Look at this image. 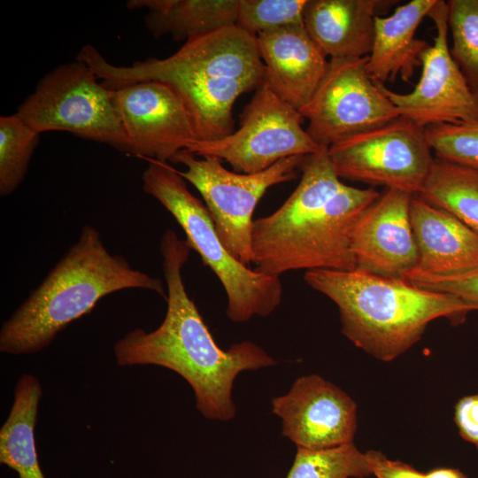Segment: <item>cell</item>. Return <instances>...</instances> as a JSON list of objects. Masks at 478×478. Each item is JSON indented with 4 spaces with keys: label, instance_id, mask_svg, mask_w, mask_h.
Here are the masks:
<instances>
[{
    "label": "cell",
    "instance_id": "obj_20",
    "mask_svg": "<svg viewBox=\"0 0 478 478\" xmlns=\"http://www.w3.org/2000/svg\"><path fill=\"white\" fill-rule=\"evenodd\" d=\"M240 0H129L130 10H148L145 26L155 38L188 41L236 25Z\"/></svg>",
    "mask_w": 478,
    "mask_h": 478
},
{
    "label": "cell",
    "instance_id": "obj_16",
    "mask_svg": "<svg viewBox=\"0 0 478 478\" xmlns=\"http://www.w3.org/2000/svg\"><path fill=\"white\" fill-rule=\"evenodd\" d=\"M257 43L265 81L279 97L299 111L316 91L329 60L304 23L260 33Z\"/></svg>",
    "mask_w": 478,
    "mask_h": 478
},
{
    "label": "cell",
    "instance_id": "obj_17",
    "mask_svg": "<svg viewBox=\"0 0 478 478\" xmlns=\"http://www.w3.org/2000/svg\"><path fill=\"white\" fill-rule=\"evenodd\" d=\"M410 219L419 252L415 270L437 276L478 271V233L419 196L412 198Z\"/></svg>",
    "mask_w": 478,
    "mask_h": 478
},
{
    "label": "cell",
    "instance_id": "obj_25",
    "mask_svg": "<svg viewBox=\"0 0 478 478\" xmlns=\"http://www.w3.org/2000/svg\"><path fill=\"white\" fill-rule=\"evenodd\" d=\"M40 134L17 113L0 117V195H12L21 184Z\"/></svg>",
    "mask_w": 478,
    "mask_h": 478
},
{
    "label": "cell",
    "instance_id": "obj_10",
    "mask_svg": "<svg viewBox=\"0 0 478 478\" xmlns=\"http://www.w3.org/2000/svg\"><path fill=\"white\" fill-rule=\"evenodd\" d=\"M340 179L382 185L417 196L434 158L424 128L398 117L328 147Z\"/></svg>",
    "mask_w": 478,
    "mask_h": 478
},
{
    "label": "cell",
    "instance_id": "obj_9",
    "mask_svg": "<svg viewBox=\"0 0 478 478\" xmlns=\"http://www.w3.org/2000/svg\"><path fill=\"white\" fill-rule=\"evenodd\" d=\"M304 120L264 79L244 107L236 131L220 140L195 141L186 150L226 161L236 173H259L283 158L311 155L320 149L302 127Z\"/></svg>",
    "mask_w": 478,
    "mask_h": 478
},
{
    "label": "cell",
    "instance_id": "obj_1",
    "mask_svg": "<svg viewBox=\"0 0 478 478\" xmlns=\"http://www.w3.org/2000/svg\"><path fill=\"white\" fill-rule=\"evenodd\" d=\"M190 250L172 229L162 235L165 318L152 331L135 328L127 333L115 343L114 355L121 366L154 365L173 371L190 385L196 407L205 419L228 421L235 415L232 390L238 374L276 361L251 341L233 343L226 351L216 343L183 282L182 268Z\"/></svg>",
    "mask_w": 478,
    "mask_h": 478
},
{
    "label": "cell",
    "instance_id": "obj_18",
    "mask_svg": "<svg viewBox=\"0 0 478 478\" xmlns=\"http://www.w3.org/2000/svg\"><path fill=\"white\" fill-rule=\"evenodd\" d=\"M394 0H307L304 25L324 55L334 58H362L371 53L374 19Z\"/></svg>",
    "mask_w": 478,
    "mask_h": 478
},
{
    "label": "cell",
    "instance_id": "obj_8",
    "mask_svg": "<svg viewBox=\"0 0 478 478\" xmlns=\"http://www.w3.org/2000/svg\"><path fill=\"white\" fill-rule=\"evenodd\" d=\"M307 156L283 158L256 173L229 171L217 158H197L186 150L173 162L186 167L180 174L202 196L223 245L236 260L250 266L253 212L258 203L270 187L296 179Z\"/></svg>",
    "mask_w": 478,
    "mask_h": 478
},
{
    "label": "cell",
    "instance_id": "obj_31",
    "mask_svg": "<svg viewBox=\"0 0 478 478\" xmlns=\"http://www.w3.org/2000/svg\"><path fill=\"white\" fill-rule=\"evenodd\" d=\"M373 474L377 478H425V473L399 460H391L380 451H369Z\"/></svg>",
    "mask_w": 478,
    "mask_h": 478
},
{
    "label": "cell",
    "instance_id": "obj_2",
    "mask_svg": "<svg viewBox=\"0 0 478 478\" xmlns=\"http://www.w3.org/2000/svg\"><path fill=\"white\" fill-rule=\"evenodd\" d=\"M321 146L308 155L296 189L274 212L254 220V270L267 275L305 269L352 271V228L381 196L345 185Z\"/></svg>",
    "mask_w": 478,
    "mask_h": 478
},
{
    "label": "cell",
    "instance_id": "obj_27",
    "mask_svg": "<svg viewBox=\"0 0 478 478\" xmlns=\"http://www.w3.org/2000/svg\"><path fill=\"white\" fill-rule=\"evenodd\" d=\"M424 132L437 159L478 173V121L432 125Z\"/></svg>",
    "mask_w": 478,
    "mask_h": 478
},
{
    "label": "cell",
    "instance_id": "obj_19",
    "mask_svg": "<svg viewBox=\"0 0 478 478\" xmlns=\"http://www.w3.org/2000/svg\"><path fill=\"white\" fill-rule=\"evenodd\" d=\"M437 0H411L398 5L389 16L374 19V36L367 57L366 71L376 82H394L399 76L408 82L416 67H420V55L429 46L416 37L422 19L428 15Z\"/></svg>",
    "mask_w": 478,
    "mask_h": 478
},
{
    "label": "cell",
    "instance_id": "obj_12",
    "mask_svg": "<svg viewBox=\"0 0 478 478\" xmlns=\"http://www.w3.org/2000/svg\"><path fill=\"white\" fill-rule=\"evenodd\" d=\"M436 28L433 44L420 55L421 73L409 93L380 83L400 117L425 128L443 123L478 121V99L453 60L448 44V5L437 0L429 12Z\"/></svg>",
    "mask_w": 478,
    "mask_h": 478
},
{
    "label": "cell",
    "instance_id": "obj_21",
    "mask_svg": "<svg viewBox=\"0 0 478 478\" xmlns=\"http://www.w3.org/2000/svg\"><path fill=\"white\" fill-rule=\"evenodd\" d=\"M262 83V82H261ZM261 83L234 78H210L169 85L183 102L193 127L195 141L223 139L235 130L233 106L243 93Z\"/></svg>",
    "mask_w": 478,
    "mask_h": 478
},
{
    "label": "cell",
    "instance_id": "obj_5",
    "mask_svg": "<svg viewBox=\"0 0 478 478\" xmlns=\"http://www.w3.org/2000/svg\"><path fill=\"white\" fill-rule=\"evenodd\" d=\"M142 181L144 192L171 213L184 231L190 249L218 277L227 295L226 312L231 321L243 323L275 311L283 294L280 277L251 269L229 253L206 205L189 190L178 170L168 163L150 160Z\"/></svg>",
    "mask_w": 478,
    "mask_h": 478
},
{
    "label": "cell",
    "instance_id": "obj_29",
    "mask_svg": "<svg viewBox=\"0 0 478 478\" xmlns=\"http://www.w3.org/2000/svg\"><path fill=\"white\" fill-rule=\"evenodd\" d=\"M404 279L416 287L451 294L478 305V271L458 275L437 276L414 269Z\"/></svg>",
    "mask_w": 478,
    "mask_h": 478
},
{
    "label": "cell",
    "instance_id": "obj_11",
    "mask_svg": "<svg viewBox=\"0 0 478 478\" xmlns=\"http://www.w3.org/2000/svg\"><path fill=\"white\" fill-rule=\"evenodd\" d=\"M366 61L367 57L329 59L316 91L299 110L318 146L329 147L399 117L380 83L367 73Z\"/></svg>",
    "mask_w": 478,
    "mask_h": 478
},
{
    "label": "cell",
    "instance_id": "obj_30",
    "mask_svg": "<svg viewBox=\"0 0 478 478\" xmlns=\"http://www.w3.org/2000/svg\"><path fill=\"white\" fill-rule=\"evenodd\" d=\"M454 421L460 436L478 450V394L463 397L457 402Z\"/></svg>",
    "mask_w": 478,
    "mask_h": 478
},
{
    "label": "cell",
    "instance_id": "obj_15",
    "mask_svg": "<svg viewBox=\"0 0 478 478\" xmlns=\"http://www.w3.org/2000/svg\"><path fill=\"white\" fill-rule=\"evenodd\" d=\"M412 197L387 189L361 214L351 235L356 269L404 279L417 267L419 252L410 219Z\"/></svg>",
    "mask_w": 478,
    "mask_h": 478
},
{
    "label": "cell",
    "instance_id": "obj_13",
    "mask_svg": "<svg viewBox=\"0 0 478 478\" xmlns=\"http://www.w3.org/2000/svg\"><path fill=\"white\" fill-rule=\"evenodd\" d=\"M113 90L131 156L173 162L195 142L189 112L169 85L146 81Z\"/></svg>",
    "mask_w": 478,
    "mask_h": 478
},
{
    "label": "cell",
    "instance_id": "obj_24",
    "mask_svg": "<svg viewBox=\"0 0 478 478\" xmlns=\"http://www.w3.org/2000/svg\"><path fill=\"white\" fill-rule=\"evenodd\" d=\"M286 478H366L373 474L370 452L354 443L327 449L297 447Z\"/></svg>",
    "mask_w": 478,
    "mask_h": 478
},
{
    "label": "cell",
    "instance_id": "obj_28",
    "mask_svg": "<svg viewBox=\"0 0 478 478\" xmlns=\"http://www.w3.org/2000/svg\"><path fill=\"white\" fill-rule=\"evenodd\" d=\"M307 0H240L236 26L260 33L304 23Z\"/></svg>",
    "mask_w": 478,
    "mask_h": 478
},
{
    "label": "cell",
    "instance_id": "obj_3",
    "mask_svg": "<svg viewBox=\"0 0 478 478\" xmlns=\"http://www.w3.org/2000/svg\"><path fill=\"white\" fill-rule=\"evenodd\" d=\"M129 289L153 291L166 299L160 279L134 268L124 256L112 254L100 232L84 225L77 241L3 323L0 351L10 355L41 351L100 299Z\"/></svg>",
    "mask_w": 478,
    "mask_h": 478
},
{
    "label": "cell",
    "instance_id": "obj_23",
    "mask_svg": "<svg viewBox=\"0 0 478 478\" xmlns=\"http://www.w3.org/2000/svg\"><path fill=\"white\" fill-rule=\"evenodd\" d=\"M443 209L478 233V173L434 159L422 189L417 195Z\"/></svg>",
    "mask_w": 478,
    "mask_h": 478
},
{
    "label": "cell",
    "instance_id": "obj_32",
    "mask_svg": "<svg viewBox=\"0 0 478 478\" xmlns=\"http://www.w3.org/2000/svg\"><path fill=\"white\" fill-rule=\"evenodd\" d=\"M425 478H468L456 468L439 467L425 473Z\"/></svg>",
    "mask_w": 478,
    "mask_h": 478
},
{
    "label": "cell",
    "instance_id": "obj_22",
    "mask_svg": "<svg viewBox=\"0 0 478 478\" xmlns=\"http://www.w3.org/2000/svg\"><path fill=\"white\" fill-rule=\"evenodd\" d=\"M42 395L39 380L33 374H22L16 383L9 414L0 429V462L14 470L18 478H45L35 440Z\"/></svg>",
    "mask_w": 478,
    "mask_h": 478
},
{
    "label": "cell",
    "instance_id": "obj_6",
    "mask_svg": "<svg viewBox=\"0 0 478 478\" xmlns=\"http://www.w3.org/2000/svg\"><path fill=\"white\" fill-rule=\"evenodd\" d=\"M85 63L110 89L146 81L172 84L210 78H234L261 83L265 66L257 35L236 25L189 39L166 58H150L129 66L109 63L91 44L81 47Z\"/></svg>",
    "mask_w": 478,
    "mask_h": 478
},
{
    "label": "cell",
    "instance_id": "obj_4",
    "mask_svg": "<svg viewBox=\"0 0 478 478\" xmlns=\"http://www.w3.org/2000/svg\"><path fill=\"white\" fill-rule=\"evenodd\" d=\"M304 279L335 304L342 334L385 362L419 342L431 321L446 318L459 324L478 311V305L457 296L358 269L306 271Z\"/></svg>",
    "mask_w": 478,
    "mask_h": 478
},
{
    "label": "cell",
    "instance_id": "obj_7",
    "mask_svg": "<svg viewBox=\"0 0 478 478\" xmlns=\"http://www.w3.org/2000/svg\"><path fill=\"white\" fill-rule=\"evenodd\" d=\"M99 81L81 60L60 65L42 78L16 113L39 134L65 131L131 156L114 90Z\"/></svg>",
    "mask_w": 478,
    "mask_h": 478
},
{
    "label": "cell",
    "instance_id": "obj_14",
    "mask_svg": "<svg viewBox=\"0 0 478 478\" xmlns=\"http://www.w3.org/2000/svg\"><path fill=\"white\" fill-rule=\"evenodd\" d=\"M281 433L297 447L327 449L353 442L357 405L343 389L318 374L297 378L285 395L272 399Z\"/></svg>",
    "mask_w": 478,
    "mask_h": 478
},
{
    "label": "cell",
    "instance_id": "obj_26",
    "mask_svg": "<svg viewBox=\"0 0 478 478\" xmlns=\"http://www.w3.org/2000/svg\"><path fill=\"white\" fill-rule=\"evenodd\" d=\"M451 55L478 99V0H450Z\"/></svg>",
    "mask_w": 478,
    "mask_h": 478
}]
</instances>
